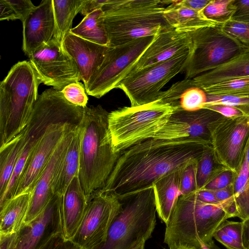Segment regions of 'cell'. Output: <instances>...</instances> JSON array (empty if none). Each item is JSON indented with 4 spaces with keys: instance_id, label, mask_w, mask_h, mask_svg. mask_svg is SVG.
Masks as SVG:
<instances>
[{
    "instance_id": "6da1fadb",
    "label": "cell",
    "mask_w": 249,
    "mask_h": 249,
    "mask_svg": "<svg viewBox=\"0 0 249 249\" xmlns=\"http://www.w3.org/2000/svg\"><path fill=\"white\" fill-rule=\"evenodd\" d=\"M205 146L189 139L143 141L121 152L99 192L119 198L153 187L168 175L198 161Z\"/></svg>"
},
{
    "instance_id": "7a4b0ae2",
    "label": "cell",
    "mask_w": 249,
    "mask_h": 249,
    "mask_svg": "<svg viewBox=\"0 0 249 249\" xmlns=\"http://www.w3.org/2000/svg\"><path fill=\"white\" fill-rule=\"evenodd\" d=\"M107 112L101 105L83 108L78 177L88 202L102 190L121 152L114 151L108 128Z\"/></svg>"
},
{
    "instance_id": "3957f363",
    "label": "cell",
    "mask_w": 249,
    "mask_h": 249,
    "mask_svg": "<svg viewBox=\"0 0 249 249\" xmlns=\"http://www.w3.org/2000/svg\"><path fill=\"white\" fill-rule=\"evenodd\" d=\"M195 192L179 196L166 224L164 242L168 249L180 247L199 249V242L212 240L221 224L231 217L226 208L233 196L209 204L198 200Z\"/></svg>"
},
{
    "instance_id": "277c9868",
    "label": "cell",
    "mask_w": 249,
    "mask_h": 249,
    "mask_svg": "<svg viewBox=\"0 0 249 249\" xmlns=\"http://www.w3.org/2000/svg\"><path fill=\"white\" fill-rule=\"evenodd\" d=\"M165 5L160 0H106L101 18L108 46L154 36L171 28L164 17Z\"/></svg>"
},
{
    "instance_id": "5b68a950",
    "label": "cell",
    "mask_w": 249,
    "mask_h": 249,
    "mask_svg": "<svg viewBox=\"0 0 249 249\" xmlns=\"http://www.w3.org/2000/svg\"><path fill=\"white\" fill-rule=\"evenodd\" d=\"M41 83L30 61H19L0 84V148L18 137L27 125Z\"/></svg>"
},
{
    "instance_id": "8992f818",
    "label": "cell",
    "mask_w": 249,
    "mask_h": 249,
    "mask_svg": "<svg viewBox=\"0 0 249 249\" xmlns=\"http://www.w3.org/2000/svg\"><path fill=\"white\" fill-rule=\"evenodd\" d=\"M121 208L97 249H132L151 236L156 224L154 187L119 198Z\"/></svg>"
},
{
    "instance_id": "52a82bcc",
    "label": "cell",
    "mask_w": 249,
    "mask_h": 249,
    "mask_svg": "<svg viewBox=\"0 0 249 249\" xmlns=\"http://www.w3.org/2000/svg\"><path fill=\"white\" fill-rule=\"evenodd\" d=\"M176 109L157 100L137 107H124L109 113L108 128L116 152L153 138Z\"/></svg>"
},
{
    "instance_id": "ba28073f",
    "label": "cell",
    "mask_w": 249,
    "mask_h": 249,
    "mask_svg": "<svg viewBox=\"0 0 249 249\" xmlns=\"http://www.w3.org/2000/svg\"><path fill=\"white\" fill-rule=\"evenodd\" d=\"M192 45L185 78L192 79L216 68L238 53L245 46L225 34L220 26L188 32Z\"/></svg>"
},
{
    "instance_id": "9c48e42d",
    "label": "cell",
    "mask_w": 249,
    "mask_h": 249,
    "mask_svg": "<svg viewBox=\"0 0 249 249\" xmlns=\"http://www.w3.org/2000/svg\"><path fill=\"white\" fill-rule=\"evenodd\" d=\"M191 49L128 74L117 89L124 92L131 107L142 106L158 100L163 87L178 73L184 71L190 57Z\"/></svg>"
},
{
    "instance_id": "30bf717a",
    "label": "cell",
    "mask_w": 249,
    "mask_h": 249,
    "mask_svg": "<svg viewBox=\"0 0 249 249\" xmlns=\"http://www.w3.org/2000/svg\"><path fill=\"white\" fill-rule=\"evenodd\" d=\"M153 38L154 36L143 37L121 45L109 47L101 65L85 87L87 94L100 98L117 89Z\"/></svg>"
},
{
    "instance_id": "8fae6325",
    "label": "cell",
    "mask_w": 249,
    "mask_h": 249,
    "mask_svg": "<svg viewBox=\"0 0 249 249\" xmlns=\"http://www.w3.org/2000/svg\"><path fill=\"white\" fill-rule=\"evenodd\" d=\"M210 131L216 162L237 174L249 142V116H222L211 124Z\"/></svg>"
},
{
    "instance_id": "7c38bea8",
    "label": "cell",
    "mask_w": 249,
    "mask_h": 249,
    "mask_svg": "<svg viewBox=\"0 0 249 249\" xmlns=\"http://www.w3.org/2000/svg\"><path fill=\"white\" fill-rule=\"evenodd\" d=\"M121 203L114 194L98 192L89 199L80 225L71 240L82 249H97L106 240Z\"/></svg>"
},
{
    "instance_id": "4fadbf2b",
    "label": "cell",
    "mask_w": 249,
    "mask_h": 249,
    "mask_svg": "<svg viewBox=\"0 0 249 249\" xmlns=\"http://www.w3.org/2000/svg\"><path fill=\"white\" fill-rule=\"evenodd\" d=\"M28 57L41 83L55 89L61 91L68 85L81 80L77 65L63 42L54 37Z\"/></svg>"
},
{
    "instance_id": "5bb4252c",
    "label": "cell",
    "mask_w": 249,
    "mask_h": 249,
    "mask_svg": "<svg viewBox=\"0 0 249 249\" xmlns=\"http://www.w3.org/2000/svg\"><path fill=\"white\" fill-rule=\"evenodd\" d=\"M222 116L219 113L207 108L194 111H176L153 138L189 139L210 146V125Z\"/></svg>"
},
{
    "instance_id": "9a60e30c",
    "label": "cell",
    "mask_w": 249,
    "mask_h": 249,
    "mask_svg": "<svg viewBox=\"0 0 249 249\" xmlns=\"http://www.w3.org/2000/svg\"><path fill=\"white\" fill-rule=\"evenodd\" d=\"M78 125L58 122L48 126L25 165L18 183L15 197L33 191L66 133Z\"/></svg>"
},
{
    "instance_id": "2e32d148",
    "label": "cell",
    "mask_w": 249,
    "mask_h": 249,
    "mask_svg": "<svg viewBox=\"0 0 249 249\" xmlns=\"http://www.w3.org/2000/svg\"><path fill=\"white\" fill-rule=\"evenodd\" d=\"M61 196L55 194L41 213L17 232L14 249H39L53 235L62 233Z\"/></svg>"
},
{
    "instance_id": "e0dca14e",
    "label": "cell",
    "mask_w": 249,
    "mask_h": 249,
    "mask_svg": "<svg viewBox=\"0 0 249 249\" xmlns=\"http://www.w3.org/2000/svg\"><path fill=\"white\" fill-rule=\"evenodd\" d=\"M192 45L189 33L172 27L161 29L154 36L153 41L137 60L129 74L189 50Z\"/></svg>"
},
{
    "instance_id": "ac0fdd59",
    "label": "cell",
    "mask_w": 249,
    "mask_h": 249,
    "mask_svg": "<svg viewBox=\"0 0 249 249\" xmlns=\"http://www.w3.org/2000/svg\"><path fill=\"white\" fill-rule=\"evenodd\" d=\"M78 125L72 127L66 133L36 183L32 191L24 224H28L36 218L53 196V186L54 179Z\"/></svg>"
},
{
    "instance_id": "d6986e66",
    "label": "cell",
    "mask_w": 249,
    "mask_h": 249,
    "mask_svg": "<svg viewBox=\"0 0 249 249\" xmlns=\"http://www.w3.org/2000/svg\"><path fill=\"white\" fill-rule=\"evenodd\" d=\"M22 50L28 56L49 42L54 32L52 0H45L22 22Z\"/></svg>"
},
{
    "instance_id": "ffe728a7",
    "label": "cell",
    "mask_w": 249,
    "mask_h": 249,
    "mask_svg": "<svg viewBox=\"0 0 249 249\" xmlns=\"http://www.w3.org/2000/svg\"><path fill=\"white\" fill-rule=\"evenodd\" d=\"M64 47L75 61L84 86L101 65L109 47L96 43L70 32L63 40Z\"/></svg>"
},
{
    "instance_id": "44dd1931",
    "label": "cell",
    "mask_w": 249,
    "mask_h": 249,
    "mask_svg": "<svg viewBox=\"0 0 249 249\" xmlns=\"http://www.w3.org/2000/svg\"><path fill=\"white\" fill-rule=\"evenodd\" d=\"M88 200L78 176L74 177L61 196L60 217L62 234L71 240L76 234L83 219Z\"/></svg>"
},
{
    "instance_id": "7402d4cb",
    "label": "cell",
    "mask_w": 249,
    "mask_h": 249,
    "mask_svg": "<svg viewBox=\"0 0 249 249\" xmlns=\"http://www.w3.org/2000/svg\"><path fill=\"white\" fill-rule=\"evenodd\" d=\"M158 100L169 104L176 111H194L203 108L207 94L194 84L192 79L185 78L174 83L167 90L161 91Z\"/></svg>"
},
{
    "instance_id": "603a6c76",
    "label": "cell",
    "mask_w": 249,
    "mask_h": 249,
    "mask_svg": "<svg viewBox=\"0 0 249 249\" xmlns=\"http://www.w3.org/2000/svg\"><path fill=\"white\" fill-rule=\"evenodd\" d=\"M249 77V46L231 58L210 71L192 78L201 88L228 81Z\"/></svg>"
},
{
    "instance_id": "cb8c5ba5",
    "label": "cell",
    "mask_w": 249,
    "mask_h": 249,
    "mask_svg": "<svg viewBox=\"0 0 249 249\" xmlns=\"http://www.w3.org/2000/svg\"><path fill=\"white\" fill-rule=\"evenodd\" d=\"M165 7L163 15L168 24L172 28L190 32L207 27H216L221 24L208 18L203 11H197L183 6L179 0H163Z\"/></svg>"
},
{
    "instance_id": "d4e9b609",
    "label": "cell",
    "mask_w": 249,
    "mask_h": 249,
    "mask_svg": "<svg viewBox=\"0 0 249 249\" xmlns=\"http://www.w3.org/2000/svg\"><path fill=\"white\" fill-rule=\"evenodd\" d=\"M81 135L79 124L70 142L66 154L53 186L54 195L62 196L72 179L79 175Z\"/></svg>"
},
{
    "instance_id": "484cf974",
    "label": "cell",
    "mask_w": 249,
    "mask_h": 249,
    "mask_svg": "<svg viewBox=\"0 0 249 249\" xmlns=\"http://www.w3.org/2000/svg\"><path fill=\"white\" fill-rule=\"evenodd\" d=\"M180 171L168 175L153 186L157 213L159 217L167 223L180 192Z\"/></svg>"
},
{
    "instance_id": "4316f807",
    "label": "cell",
    "mask_w": 249,
    "mask_h": 249,
    "mask_svg": "<svg viewBox=\"0 0 249 249\" xmlns=\"http://www.w3.org/2000/svg\"><path fill=\"white\" fill-rule=\"evenodd\" d=\"M32 192L13 197L0 208V233L18 232L24 224Z\"/></svg>"
},
{
    "instance_id": "83f0119b",
    "label": "cell",
    "mask_w": 249,
    "mask_h": 249,
    "mask_svg": "<svg viewBox=\"0 0 249 249\" xmlns=\"http://www.w3.org/2000/svg\"><path fill=\"white\" fill-rule=\"evenodd\" d=\"M85 2V0H52L54 38L63 42L66 35L72 28L73 18L80 13Z\"/></svg>"
},
{
    "instance_id": "f1b7e54d",
    "label": "cell",
    "mask_w": 249,
    "mask_h": 249,
    "mask_svg": "<svg viewBox=\"0 0 249 249\" xmlns=\"http://www.w3.org/2000/svg\"><path fill=\"white\" fill-rule=\"evenodd\" d=\"M101 9L87 15L70 32L88 40L108 46L106 33L102 23Z\"/></svg>"
},
{
    "instance_id": "f546056e",
    "label": "cell",
    "mask_w": 249,
    "mask_h": 249,
    "mask_svg": "<svg viewBox=\"0 0 249 249\" xmlns=\"http://www.w3.org/2000/svg\"><path fill=\"white\" fill-rule=\"evenodd\" d=\"M233 199L238 216L242 221L249 217V169L242 168L233 183Z\"/></svg>"
},
{
    "instance_id": "4dcf8cb0",
    "label": "cell",
    "mask_w": 249,
    "mask_h": 249,
    "mask_svg": "<svg viewBox=\"0 0 249 249\" xmlns=\"http://www.w3.org/2000/svg\"><path fill=\"white\" fill-rule=\"evenodd\" d=\"M201 89L207 95L249 97V77L223 82Z\"/></svg>"
},
{
    "instance_id": "1f68e13d",
    "label": "cell",
    "mask_w": 249,
    "mask_h": 249,
    "mask_svg": "<svg viewBox=\"0 0 249 249\" xmlns=\"http://www.w3.org/2000/svg\"><path fill=\"white\" fill-rule=\"evenodd\" d=\"M222 166L218 164L214 157L213 150L210 145L205 146L197 164V190L202 189L213 174Z\"/></svg>"
},
{
    "instance_id": "d6a6232c",
    "label": "cell",
    "mask_w": 249,
    "mask_h": 249,
    "mask_svg": "<svg viewBox=\"0 0 249 249\" xmlns=\"http://www.w3.org/2000/svg\"><path fill=\"white\" fill-rule=\"evenodd\" d=\"M235 0H211L203 12L209 19L222 24L231 19L236 11Z\"/></svg>"
},
{
    "instance_id": "836d02e7",
    "label": "cell",
    "mask_w": 249,
    "mask_h": 249,
    "mask_svg": "<svg viewBox=\"0 0 249 249\" xmlns=\"http://www.w3.org/2000/svg\"><path fill=\"white\" fill-rule=\"evenodd\" d=\"M220 28L228 36L244 46H249V23L230 19Z\"/></svg>"
},
{
    "instance_id": "e575fe53",
    "label": "cell",
    "mask_w": 249,
    "mask_h": 249,
    "mask_svg": "<svg viewBox=\"0 0 249 249\" xmlns=\"http://www.w3.org/2000/svg\"><path fill=\"white\" fill-rule=\"evenodd\" d=\"M214 105H224L233 107L239 110L244 115L249 116V97L207 94V102L204 107Z\"/></svg>"
},
{
    "instance_id": "d590c367",
    "label": "cell",
    "mask_w": 249,
    "mask_h": 249,
    "mask_svg": "<svg viewBox=\"0 0 249 249\" xmlns=\"http://www.w3.org/2000/svg\"><path fill=\"white\" fill-rule=\"evenodd\" d=\"M236 176L237 174L231 170L221 166L213 174L202 189L214 191L225 188L233 183Z\"/></svg>"
},
{
    "instance_id": "8d00e7d4",
    "label": "cell",
    "mask_w": 249,
    "mask_h": 249,
    "mask_svg": "<svg viewBox=\"0 0 249 249\" xmlns=\"http://www.w3.org/2000/svg\"><path fill=\"white\" fill-rule=\"evenodd\" d=\"M65 98L73 105L85 107L87 106L88 98L84 85L80 82L71 83L61 90Z\"/></svg>"
},
{
    "instance_id": "74e56055",
    "label": "cell",
    "mask_w": 249,
    "mask_h": 249,
    "mask_svg": "<svg viewBox=\"0 0 249 249\" xmlns=\"http://www.w3.org/2000/svg\"><path fill=\"white\" fill-rule=\"evenodd\" d=\"M197 162L191 163L180 171L181 196L187 195L197 190L196 175Z\"/></svg>"
},
{
    "instance_id": "f35d334b",
    "label": "cell",
    "mask_w": 249,
    "mask_h": 249,
    "mask_svg": "<svg viewBox=\"0 0 249 249\" xmlns=\"http://www.w3.org/2000/svg\"><path fill=\"white\" fill-rule=\"evenodd\" d=\"M15 13L17 19L23 22L36 7L30 0H7Z\"/></svg>"
},
{
    "instance_id": "ab89813d",
    "label": "cell",
    "mask_w": 249,
    "mask_h": 249,
    "mask_svg": "<svg viewBox=\"0 0 249 249\" xmlns=\"http://www.w3.org/2000/svg\"><path fill=\"white\" fill-rule=\"evenodd\" d=\"M39 249H82L71 240H66L62 233L53 235Z\"/></svg>"
},
{
    "instance_id": "60d3db41",
    "label": "cell",
    "mask_w": 249,
    "mask_h": 249,
    "mask_svg": "<svg viewBox=\"0 0 249 249\" xmlns=\"http://www.w3.org/2000/svg\"><path fill=\"white\" fill-rule=\"evenodd\" d=\"M243 221L234 222L226 220L221 224L219 228L228 235L243 244Z\"/></svg>"
},
{
    "instance_id": "b9f144b4",
    "label": "cell",
    "mask_w": 249,
    "mask_h": 249,
    "mask_svg": "<svg viewBox=\"0 0 249 249\" xmlns=\"http://www.w3.org/2000/svg\"><path fill=\"white\" fill-rule=\"evenodd\" d=\"M236 11L231 19L249 23V0H235Z\"/></svg>"
},
{
    "instance_id": "7bdbcfd3",
    "label": "cell",
    "mask_w": 249,
    "mask_h": 249,
    "mask_svg": "<svg viewBox=\"0 0 249 249\" xmlns=\"http://www.w3.org/2000/svg\"><path fill=\"white\" fill-rule=\"evenodd\" d=\"M213 237L227 249H246L242 244L228 235L219 228L215 231Z\"/></svg>"
},
{
    "instance_id": "ee69618b",
    "label": "cell",
    "mask_w": 249,
    "mask_h": 249,
    "mask_svg": "<svg viewBox=\"0 0 249 249\" xmlns=\"http://www.w3.org/2000/svg\"><path fill=\"white\" fill-rule=\"evenodd\" d=\"M203 108L212 110L228 118L244 115L239 110L235 107L224 105L207 106H205Z\"/></svg>"
},
{
    "instance_id": "f6af8a7d",
    "label": "cell",
    "mask_w": 249,
    "mask_h": 249,
    "mask_svg": "<svg viewBox=\"0 0 249 249\" xmlns=\"http://www.w3.org/2000/svg\"><path fill=\"white\" fill-rule=\"evenodd\" d=\"M17 232L0 233V249H14L17 239Z\"/></svg>"
},
{
    "instance_id": "bcb514c9",
    "label": "cell",
    "mask_w": 249,
    "mask_h": 249,
    "mask_svg": "<svg viewBox=\"0 0 249 249\" xmlns=\"http://www.w3.org/2000/svg\"><path fill=\"white\" fill-rule=\"evenodd\" d=\"M106 2V0H85L80 13L85 16L94 10L101 9Z\"/></svg>"
},
{
    "instance_id": "7dc6e473",
    "label": "cell",
    "mask_w": 249,
    "mask_h": 249,
    "mask_svg": "<svg viewBox=\"0 0 249 249\" xmlns=\"http://www.w3.org/2000/svg\"><path fill=\"white\" fill-rule=\"evenodd\" d=\"M195 193L196 198L201 202L209 204H216L219 202L211 190L201 189L196 190Z\"/></svg>"
},
{
    "instance_id": "c3c4849f",
    "label": "cell",
    "mask_w": 249,
    "mask_h": 249,
    "mask_svg": "<svg viewBox=\"0 0 249 249\" xmlns=\"http://www.w3.org/2000/svg\"><path fill=\"white\" fill-rule=\"evenodd\" d=\"M0 20L17 19L15 13L7 0H0Z\"/></svg>"
},
{
    "instance_id": "681fc988",
    "label": "cell",
    "mask_w": 249,
    "mask_h": 249,
    "mask_svg": "<svg viewBox=\"0 0 249 249\" xmlns=\"http://www.w3.org/2000/svg\"><path fill=\"white\" fill-rule=\"evenodd\" d=\"M211 0H181L179 3L191 9L203 11L204 8L210 2Z\"/></svg>"
},
{
    "instance_id": "f907efd6",
    "label": "cell",
    "mask_w": 249,
    "mask_h": 249,
    "mask_svg": "<svg viewBox=\"0 0 249 249\" xmlns=\"http://www.w3.org/2000/svg\"><path fill=\"white\" fill-rule=\"evenodd\" d=\"M211 191L218 201H224L233 196V183L225 188Z\"/></svg>"
},
{
    "instance_id": "816d5d0a",
    "label": "cell",
    "mask_w": 249,
    "mask_h": 249,
    "mask_svg": "<svg viewBox=\"0 0 249 249\" xmlns=\"http://www.w3.org/2000/svg\"><path fill=\"white\" fill-rule=\"evenodd\" d=\"M242 221L243 223L242 243L246 249H249V217Z\"/></svg>"
},
{
    "instance_id": "f5cc1de1",
    "label": "cell",
    "mask_w": 249,
    "mask_h": 249,
    "mask_svg": "<svg viewBox=\"0 0 249 249\" xmlns=\"http://www.w3.org/2000/svg\"><path fill=\"white\" fill-rule=\"evenodd\" d=\"M199 249H220L213 239L207 242H199Z\"/></svg>"
},
{
    "instance_id": "db71d44e",
    "label": "cell",
    "mask_w": 249,
    "mask_h": 249,
    "mask_svg": "<svg viewBox=\"0 0 249 249\" xmlns=\"http://www.w3.org/2000/svg\"><path fill=\"white\" fill-rule=\"evenodd\" d=\"M145 241H143L140 243L132 249H144Z\"/></svg>"
},
{
    "instance_id": "11a10c76",
    "label": "cell",
    "mask_w": 249,
    "mask_h": 249,
    "mask_svg": "<svg viewBox=\"0 0 249 249\" xmlns=\"http://www.w3.org/2000/svg\"><path fill=\"white\" fill-rule=\"evenodd\" d=\"M173 249H197L195 248L186 247H180Z\"/></svg>"
}]
</instances>
